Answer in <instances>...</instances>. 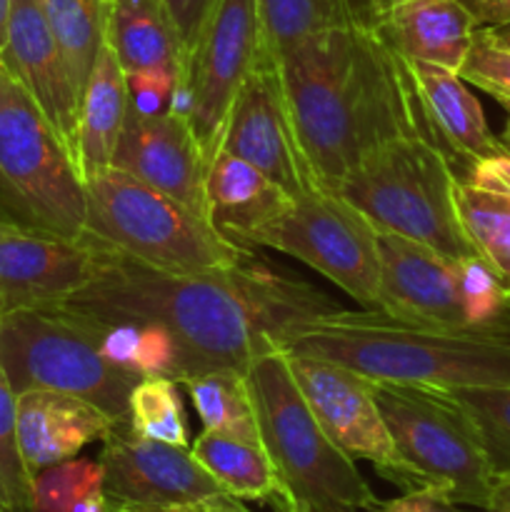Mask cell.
Returning a JSON list of instances; mask_svg holds the SVG:
<instances>
[{
	"label": "cell",
	"mask_w": 510,
	"mask_h": 512,
	"mask_svg": "<svg viewBox=\"0 0 510 512\" xmlns=\"http://www.w3.org/2000/svg\"><path fill=\"white\" fill-rule=\"evenodd\" d=\"M53 305L100 325L165 328L180 350L178 383L210 370L245 373L293 328L340 310L310 283L273 273L255 258L228 270L168 273L120 253L83 290Z\"/></svg>",
	"instance_id": "1"
},
{
	"label": "cell",
	"mask_w": 510,
	"mask_h": 512,
	"mask_svg": "<svg viewBox=\"0 0 510 512\" xmlns=\"http://www.w3.org/2000/svg\"><path fill=\"white\" fill-rule=\"evenodd\" d=\"M273 65L320 188H338L390 140L418 135L433 143L413 68L375 28L320 33L280 53Z\"/></svg>",
	"instance_id": "2"
},
{
	"label": "cell",
	"mask_w": 510,
	"mask_h": 512,
	"mask_svg": "<svg viewBox=\"0 0 510 512\" xmlns=\"http://www.w3.org/2000/svg\"><path fill=\"white\" fill-rule=\"evenodd\" d=\"M288 355L328 360L378 383L440 390L510 385V333L413 325L380 310H335L280 340Z\"/></svg>",
	"instance_id": "3"
},
{
	"label": "cell",
	"mask_w": 510,
	"mask_h": 512,
	"mask_svg": "<svg viewBox=\"0 0 510 512\" xmlns=\"http://www.w3.org/2000/svg\"><path fill=\"white\" fill-rule=\"evenodd\" d=\"M245 385L258 420L260 445L290 498L285 512L378 510L353 458L343 453L310 410L280 348L260 353L245 368Z\"/></svg>",
	"instance_id": "4"
},
{
	"label": "cell",
	"mask_w": 510,
	"mask_h": 512,
	"mask_svg": "<svg viewBox=\"0 0 510 512\" xmlns=\"http://www.w3.org/2000/svg\"><path fill=\"white\" fill-rule=\"evenodd\" d=\"M85 215L73 153L0 60V228L78 240Z\"/></svg>",
	"instance_id": "5"
},
{
	"label": "cell",
	"mask_w": 510,
	"mask_h": 512,
	"mask_svg": "<svg viewBox=\"0 0 510 512\" xmlns=\"http://www.w3.org/2000/svg\"><path fill=\"white\" fill-rule=\"evenodd\" d=\"M368 218L378 233H395L448 260L470 258L455 205V173L430 140H390L360 160L333 190Z\"/></svg>",
	"instance_id": "6"
},
{
	"label": "cell",
	"mask_w": 510,
	"mask_h": 512,
	"mask_svg": "<svg viewBox=\"0 0 510 512\" xmlns=\"http://www.w3.org/2000/svg\"><path fill=\"white\" fill-rule=\"evenodd\" d=\"M85 233L115 253L168 273L228 270L253 258L205 218L123 170L108 168L85 183Z\"/></svg>",
	"instance_id": "7"
},
{
	"label": "cell",
	"mask_w": 510,
	"mask_h": 512,
	"mask_svg": "<svg viewBox=\"0 0 510 512\" xmlns=\"http://www.w3.org/2000/svg\"><path fill=\"white\" fill-rule=\"evenodd\" d=\"M0 365L15 395L43 388L78 395L128 425L138 373L110 363L100 350V325L58 305L20 310L0 320Z\"/></svg>",
	"instance_id": "8"
},
{
	"label": "cell",
	"mask_w": 510,
	"mask_h": 512,
	"mask_svg": "<svg viewBox=\"0 0 510 512\" xmlns=\"http://www.w3.org/2000/svg\"><path fill=\"white\" fill-rule=\"evenodd\" d=\"M373 393L415 490L435 488L458 505L488 508L493 470L478 425L453 390L373 380Z\"/></svg>",
	"instance_id": "9"
},
{
	"label": "cell",
	"mask_w": 510,
	"mask_h": 512,
	"mask_svg": "<svg viewBox=\"0 0 510 512\" xmlns=\"http://www.w3.org/2000/svg\"><path fill=\"white\" fill-rule=\"evenodd\" d=\"M248 248L290 255L338 285L363 310H378V230L333 190L318 185L290 198L283 213L250 238Z\"/></svg>",
	"instance_id": "10"
},
{
	"label": "cell",
	"mask_w": 510,
	"mask_h": 512,
	"mask_svg": "<svg viewBox=\"0 0 510 512\" xmlns=\"http://www.w3.org/2000/svg\"><path fill=\"white\" fill-rule=\"evenodd\" d=\"M260 60L263 30L258 0H215L180 80L188 95L185 118L208 165L218 153L230 105Z\"/></svg>",
	"instance_id": "11"
},
{
	"label": "cell",
	"mask_w": 510,
	"mask_h": 512,
	"mask_svg": "<svg viewBox=\"0 0 510 512\" xmlns=\"http://www.w3.org/2000/svg\"><path fill=\"white\" fill-rule=\"evenodd\" d=\"M108 503L173 512H225L238 498L225 493L190 448L143 438L115 425L100 450Z\"/></svg>",
	"instance_id": "12"
},
{
	"label": "cell",
	"mask_w": 510,
	"mask_h": 512,
	"mask_svg": "<svg viewBox=\"0 0 510 512\" xmlns=\"http://www.w3.org/2000/svg\"><path fill=\"white\" fill-rule=\"evenodd\" d=\"M288 355V353H285ZM290 370L328 438L353 460H368L403 493L415 490L373 393V380L343 365L288 355Z\"/></svg>",
	"instance_id": "13"
},
{
	"label": "cell",
	"mask_w": 510,
	"mask_h": 512,
	"mask_svg": "<svg viewBox=\"0 0 510 512\" xmlns=\"http://www.w3.org/2000/svg\"><path fill=\"white\" fill-rule=\"evenodd\" d=\"M218 153L250 163L290 198L318 188V180L295 138L273 60H260L240 85L220 133Z\"/></svg>",
	"instance_id": "14"
},
{
	"label": "cell",
	"mask_w": 510,
	"mask_h": 512,
	"mask_svg": "<svg viewBox=\"0 0 510 512\" xmlns=\"http://www.w3.org/2000/svg\"><path fill=\"white\" fill-rule=\"evenodd\" d=\"M113 255L110 245L88 233L68 240L0 228V320L78 293Z\"/></svg>",
	"instance_id": "15"
},
{
	"label": "cell",
	"mask_w": 510,
	"mask_h": 512,
	"mask_svg": "<svg viewBox=\"0 0 510 512\" xmlns=\"http://www.w3.org/2000/svg\"><path fill=\"white\" fill-rule=\"evenodd\" d=\"M110 168L170 195L205 218V155L185 115L128 108ZM208 220V218H205Z\"/></svg>",
	"instance_id": "16"
},
{
	"label": "cell",
	"mask_w": 510,
	"mask_h": 512,
	"mask_svg": "<svg viewBox=\"0 0 510 512\" xmlns=\"http://www.w3.org/2000/svg\"><path fill=\"white\" fill-rule=\"evenodd\" d=\"M378 253L380 313L428 328H468L455 260L395 233H378Z\"/></svg>",
	"instance_id": "17"
},
{
	"label": "cell",
	"mask_w": 510,
	"mask_h": 512,
	"mask_svg": "<svg viewBox=\"0 0 510 512\" xmlns=\"http://www.w3.org/2000/svg\"><path fill=\"white\" fill-rule=\"evenodd\" d=\"M0 60L73 153L80 93L45 18L43 0H13Z\"/></svg>",
	"instance_id": "18"
},
{
	"label": "cell",
	"mask_w": 510,
	"mask_h": 512,
	"mask_svg": "<svg viewBox=\"0 0 510 512\" xmlns=\"http://www.w3.org/2000/svg\"><path fill=\"white\" fill-rule=\"evenodd\" d=\"M115 425L103 408L78 395L43 388L18 393V443L33 478L73 460L85 445L103 443Z\"/></svg>",
	"instance_id": "19"
},
{
	"label": "cell",
	"mask_w": 510,
	"mask_h": 512,
	"mask_svg": "<svg viewBox=\"0 0 510 512\" xmlns=\"http://www.w3.org/2000/svg\"><path fill=\"white\" fill-rule=\"evenodd\" d=\"M410 68L433 130L435 148L445 155L455 180L463 178L480 160L510 153L508 145L493 135L478 98L458 73L428 63H410Z\"/></svg>",
	"instance_id": "20"
},
{
	"label": "cell",
	"mask_w": 510,
	"mask_h": 512,
	"mask_svg": "<svg viewBox=\"0 0 510 512\" xmlns=\"http://www.w3.org/2000/svg\"><path fill=\"white\" fill-rule=\"evenodd\" d=\"M375 30L408 63L458 73L478 23L463 0H413L385 10Z\"/></svg>",
	"instance_id": "21"
},
{
	"label": "cell",
	"mask_w": 510,
	"mask_h": 512,
	"mask_svg": "<svg viewBox=\"0 0 510 512\" xmlns=\"http://www.w3.org/2000/svg\"><path fill=\"white\" fill-rule=\"evenodd\" d=\"M288 203L290 195L280 185L235 155L215 153L205 170V218L240 248H248L250 238Z\"/></svg>",
	"instance_id": "22"
},
{
	"label": "cell",
	"mask_w": 510,
	"mask_h": 512,
	"mask_svg": "<svg viewBox=\"0 0 510 512\" xmlns=\"http://www.w3.org/2000/svg\"><path fill=\"white\" fill-rule=\"evenodd\" d=\"M455 205L475 253L510 290V153L480 160L455 180Z\"/></svg>",
	"instance_id": "23"
},
{
	"label": "cell",
	"mask_w": 510,
	"mask_h": 512,
	"mask_svg": "<svg viewBox=\"0 0 510 512\" xmlns=\"http://www.w3.org/2000/svg\"><path fill=\"white\" fill-rule=\"evenodd\" d=\"M128 108V75L120 68L110 45L105 43L80 98L73 158L83 183L110 168Z\"/></svg>",
	"instance_id": "24"
},
{
	"label": "cell",
	"mask_w": 510,
	"mask_h": 512,
	"mask_svg": "<svg viewBox=\"0 0 510 512\" xmlns=\"http://www.w3.org/2000/svg\"><path fill=\"white\" fill-rule=\"evenodd\" d=\"M108 45L125 75L140 70H178L185 50L163 0H108Z\"/></svg>",
	"instance_id": "25"
},
{
	"label": "cell",
	"mask_w": 510,
	"mask_h": 512,
	"mask_svg": "<svg viewBox=\"0 0 510 512\" xmlns=\"http://www.w3.org/2000/svg\"><path fill=\"white\" fill-rule=\"evenodd\" d=\"M200 465L215 478V483L238 500L273 505L275 512L290 510V498L285 493L278 470L270 463L268 453L260 443L233 438V435L203 430L190 445Z\"/></svg>",
	"instance_id": "26"
},
{
	"label": "cell",
	"mask_w": 510,
	"mask_h": 512,
	"mask_svg": "<svg viewBox=\"0 0 510 512\" xmlns=\"http://www.w3.org/2000/svg\"><path fill=\"white\" fill-rule=\"evenodd\" d=\"M258 15L268 60L320 33L378 25L358 0H258Z\"/></svg>",
	"instance_id": "27"
},
{
	"label": "cell",
	"mask_w": 510,
	"mask_h": 512,
	"mask_svg": "<svg viewBox=\"0 0 510 512\" xmlns=\"http://www.w3.org/2000/svg\"><path fill=\"white\" fill-rule=\"evenodd\" d=\"M45 18L80 98L108 43V0H43Z\"/></svg>",
	"instance_id": "28"
},
{
	"label": "cell",
	"mask_w": 510,
	"mask_h": 512,
	"mask_svg": "<svg viewBox=\"0 0 510 512\" xmlns=\"http://www.w3.org/2000/svg\"><path fill=\"white\" fill-rule=\"evenodd\" d=\"M203 430L233 435V438L260 443L258 420L250 400L245 375L238 370H210L183 380Z\"/></svg>",
	"instance_id": "29"
},
{
	"label": "cell",
	"mask_w": 510,
	"mask_h": 512,
	"mask_svg": "<svg viewBox=\"0 0 510 512\" xmlns=\"http://www.w3.org/2000/svg\"><path fill=\"white\" fill-rule=\"evenodd\" d=\"M100 350L110 363L133 370L140 378H170L178 383L180 350L173 335L160 325H100Z\"/></svg>",
	"instance_id": "30"
},
{
	"label": "cell",
	"mask_w": 510,
	"mask_h": 512,
	"mask_svg": "<svg viewBox=\"0 0 510 512\" xmlns=\"http://www.w3.org/2000/svg\"><path fill=\"white\" fill-rule=\"evenodd\" d=\"M35 512H108L100 460L73 458L33 478Z\"/></svg>",
	"instance_id": "31"
},
{
	"label": "cell",
	"mask_w": 510,
	"mask_h": 512,
	"mask_svg": "<svg viewBox=\"0 0 510 512\" xmlns=\"http://www.w3.org/2000/svg\"><path fill=\"white\" fill-rule=\"evenodd\" d=\"M128 425L135 435L190 448L188 420L178 383L170 378H140L130 393Z\"/></svg>",
	"instance_id": "32"
},
{
	"label": "cell",
	"mask_w": 510,
	"mask_h": 512,
	"mask_svg": "<svg viewBox=\"0 0 510 512\" xmlns=\"http://www.w3.org/2000/svg\"><path fill=\"white\" fill-rule=\"evenodd\" d=\"M460 303L468 328L483 333H510V290L480 255L455 260Z\"/></svg>",
	"instance_id": "33"
},
{
	"label": "cell",
	"mask_w": 510,
	"mask_h": 512,
	"mask_svg": "<svg viewBox=\"0 0 510 512\" xmlns=\"http://www.w3.org/2000/svg\"><path fill=\"white\" fill-rule=\"evenodd\" d=\"M0 510L35 512L33 473L18 443V395L0 365Z\"/></svg>",
	"instance_id": "34"
},
{
	"label": "cell",
	"mask_w": 510,
	"mask_h": 512,
	"mask_svg": "<svg viewBox=\"0 0 510 512\" xmlns=\"http://www.w3.org/2000/svg\"><path fill=\"white\" fill-rule=\"evenodd\" d=\"M478 425L493 475L510 473V385H480L453 390Z\"/></svg>",
	"instance_id": "35"
},
{
	"label": "cell",
	"mask_w": 510,
	"mask_h": 512,
	"mask_svg": "<svg viewBox=\"0 0 510 512\" xmlns=\"http://www.w3.org/2000/svg\"><path fill=\"white\" fill-rule=\"evenodd\" d=\"M458 75L465 83L475 85L498 100L505 110H510V45L495 38L493 30H475Z\"/></svg>",
	"instance_id": "36"
},
{
	"label": "cell",
	"mask_w": 510,
	"mask_h": 512,
	"mask_svg": "<svg viewBox=\"0 0 510 512\" xmlns=\"http://www.w3.org/2000/svg\"><path fill=\"white\" fill-rule=\"evenodd\" d=\"M163 5L165 10H168L170 20H173L180 43H183L185 63H188L190 50H193L195 40H198L200 30H203V23L208 20L215 0H163Z\"/></svg>",
	"instance_id": "37"
},
{
	"label": "cell",
	"mask_w": 510,
	"mask_h": 512,
	"mask_svg": "<svg viewBox=\"0 0 510 512\" xmlns=\"http://www.w3.org/2000/svg\"><path fill=\"white\" fill-rule=\"evenodd\" d=\"M380 512H488V510H475V508H460L458 503L448 498L445 493L435 488H418L408 490L400 498L380 503Z\"/></svg>",
	"instance_id": "38"
},
{
	"label": "cell",
	"mask_w": 510,
	"mask_h": 512,
	"mask_svg": "<svg viewBox=\"0 0 510 512\" xmlns=\"http://www.w3.org/2000/svg\"><path fill=\"white\" fill-rule=\"evenodd\" d=\"M478 28H500L510 23V0H463Z\"/></svg>",
	"instance_id": "39"
},
{
	"label": "cell",
	"mask_w": 510,
	"mask_h": 512,
	"mask_svg": "<svg viewBox=\"0 0 510 512\" xmlns=\"http://www.w3.org/2000/svg\"><path fill=\"white\" fill-rule=\"evenodd\" d=\"M488 512H510V473L493 475V485H490V500Z\"/></svg>",
	"instance_id": "40"
},
{
	"label": "cell",
	"mask_w": 510,
	"mask_h": 512,
	"mask_svg": "<svg viewBox=\"0 0 510 512\" xmlns=\"http://www.w3.org/2000/svg\"><path fill=\"white\" fill-rule=\"evenodd\" d=\"M10 5H13V0H0V48H3V43H5V30H8Z\"/></svg>",
	"instance_id": "41"
},
{
	"label": "cell",
	"mask_w": 510,
	"mask_h": 512,
	"mask_svg": "<svg viewBox=\"0 0 510 512\" xmlns=\"http://www.w3.org/2000/svg\"><path fill=\"white\" fill-rule=\"evenodd\" d=\"M358 3L363 5V8L368 10L370 15H373L375 23H378V20L383 18V13H385V0H358Z\"/></svg>",
	"instance_id": "42"
},
{
	"label": "cell",
	"mask_w": 510,
	"mask_h": 512,
	"mask_svg": "<svg viewBox=\"0 0 510 512\" xmlns=\"http://www.w3.org/2000/svg\"><path fill=\"white\" fill-rule=\"evenodd\" d=\"M108 512H173V510H155V508H138V505H115V503H110Z\"/></svg>",
	"instance_id": "43"
},
{
	"label": "cell",
	"mask_w": 510,
	"mask_h": 512,
	"mask_svg": "<svg viewBox=\"0 0 510 512\" xmlns=\"http://www.w3.org/2000/svg\"><path fill=\"white\" fill-rule=\"evenodd\" d=\"M495 33V38L503 40L505 45H510V23L508 25H500V28H490Z\"/></svg>",
	"instance_id": "44"
},
{
	"label": "cell",
	"mask_w": 510,
	"mask_h": 512,
	"mask_svg": "<svg viewBox=\"0 0 510 512\" xmlns=\"http://www.w3.org/2000/svg\"><path fill=\"white\" fill-rule=\"evenodd\" d=\"M225 512H253V510H250V508H245V505H243V500H235V503L230 505V508L225 510Z\"/></svg>",
	"instance_id": "45"
},
{
	"label": "cell",
	"mask_w": 510,
	"mask_h": 512,
	"mask_svg": "<svg viewBox=\"0 0 510 512\" xmlns=\"http://www.w3.org/2000/svg\"><path fill=\"white\" fill-rule=\"evenodd\" d=\"M500 140H503V143L508 145V148H510V118H508V123H505V128H503V135H500Z\"/></svg>",
	"instance_id": "46"
},
{
	"label": "cell",
	"mask_w": 510,
	"mask_h": 512,
	"mask_svg": "<svg viewBox=\"0 0 510 512\" xmlns=\"http://www.w3.org/2000/svg\"><path fill=\"white\" fill-rule=\"evenodd\" d=\"M405 3H413V0H385V10L395 8V5H405Z\"/></svg>",
	"instance_id": "47"
},
{
	"label": "cell",
	"mask_w": 510,
	"mask_h": 512,
	"mask_svg": "<svg viewBox=\"0 0 510 512\" xmlns=\"http://www.w3.org/2000/svg\"><path fill=\"white\" fill-rule=\"evenodd\" d=\"M358 512H380V510H358Z\"/></svg>",
	"instance_id": "48"
},
{
	"label": "cell",
	"mask_w": 510,
	"mask_h": 512,
	"mask_svg": "<svg viewBox=\"0 0 510 512\" xmlns=\"http://www.w3.org/2000/svg\"><path fill=\"white\" fill-rule=\"evenodd\" d=\"M0 512H3V510H0Z\"/></svg>",
	"instance_id": "49"
}]
</instances>
